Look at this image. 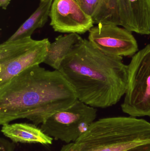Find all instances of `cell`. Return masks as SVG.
Listing matches in <instances>:
<instances>
[{
    "label": "cell",
    "instance_id": "cell-1",
    "mask_svg": "<svg viewBox=\"0 0 150 151\" xmlns=\"http://www.w3.org/2000/svg\"><path fill=\"white\" fill-rule=\"evenodd\" d=\"M77 99L75 89L59 70L35 65L0 86V124L27 119L38 126Z\"/></svg>",
    "mask_w": 150,
    "mask_h": 151
},
{
    "label": "cell",
    "instance_id": "cell-2",
    "mask_svg": "<svg viewBox=\"0 0 150 151\" xmlns=\"http://www.w3.org/2000/svg\"><path fill=\"white\" fill-rule=\"evenodd\" d=\"M59 71L75 89L78 100L94 108L116 104L127 90L128 65L122 58L104 54L86 39L73 48Z\"/></svg>",
    "mask_w": 150,
    "mask_h": 151
},
{
    "label": "cell",
    "instance_id": "cell-3",
    "mask_svg": "<svg viewBox=\"0 0 150 151\" xmlns=\"http://www.w3.org/2000/svg\"><path fill=\"white\" fill-rule=\"evenodd\" d=\"M150 143V122L136 117H108L94 121L74 142L60 151H124Z\"/></svg>",
    "mask_w": 150,
    "mask_h": 151
},
{
    "label": "cell",
    "instance_id": "cell-4",
    "mask_svg": "<svg viewBox=\"0 0 150 151\" xmlns=\"http://www.w3.org/2000/svg\"><path fill=\"white\" fill-rule=\"evenodd\" d=\"M51 42L31 37L7 41L0 45V86L26 69L44 63Z\"/></svg>",
    "mask_w": 150,
    "mask_h": 151
},
{
    "label": "cell",
    "instance_id": "cell-5",
    "mask_svg": "<svg viewBox=\"0 0 150 151\" xmlns=\"http://www.w3.org/2000/svg\"><path fill=\"white\" fill-rule=\"evenodd\" d=\"M122 111L130 116L150 117V43L132 57Z\"/></svg>",
    "mask_w": 150,
    "mask_h": 151
},
{
    "label": "cell",
    "instance_id": "cell-6",
    "mask_svg": "<svg viewBox=\"0 0 150 151\" xmlns=\"http://www.w3.org/2000/svg\"><path fill=\"white\" fill-rule=\"evenodd\" d=\"M97 108L77 99L74 104L59 111L41 124V128L48 135L67 144L76 141L94 122Z\"/></svg>",
    "mask_w": 150,
    "mask_h": 151
},
{
    "label": "cell",
    "instance_id": "cell-7",
    "mask_svg": "<svg viewBox=\"0 0 150 151\" xmlns=\"http://www.w3.org/2000/svg\"><path fill=\"white\" fill-rule=\"evenodd\" d=\"M119 26L100 24L89 31L88 40L100 52L116 57H133L138 51L132 32Z\"/></svg>",
    "mask_w": 150,
    "mask_h": 151
},
{
    "label": "cell",
    "instance_id": "cell-8",
    "mask_svg": "<svg viewBox=\"0 0 150 151\" xmlns=\"http://www.w3.org/2000/svg\"><path fill=\"white\" fill-rule=\"evenodd\" d=\"M49 17L50 25L58 32L83 34L94 27L92 18L76 0H54Z\"/></svg>",
    "mask_w": 150,
    "mask_h": 151
},
{
    "label": "cell",
    "instance_id": "cell-9",
    "mask_svg": "<svg viewBox=\"0 0 150 151\" xmlns=\"http://www.w3.org/2000/svg\"><path fill=\"white\" fill-rule=\"evenodd\" d=\"M119 26L141 35L150 34V0H117Z\"/></svg>",
    "mask_w": 150,
    "mask_h": 151
},
{
    "label": "cell",
    "instance_id": "cell-10",
    "mask_svg": "<svg viewBox=\"0 0 150 151\" xmlns=\"http://www.w3.org/2000/svg\"><path fill=\"white\" fill-rule=\"evenodd\" d=\"M1 132L14 143L39 144L48 145L53 143L52 137L33 124L8 123L2 126Z\"/></svg>",
    "mask_w": 150,
    "mask_h": 151
},
{
    "label": "cell",
    "instance_id": "cell-11",
    "mask_svg": "<svg viewBox=\"0 0 150 151\" xmlns=\"http://www.w3.org/2000/svg\"><path fill=\"white\" fill-rule=\"evenodd\" d=\"M94 24L119 26L117 0H76Z\"/></svg>",
    "mask_w": 150,
    "mask_h": 151
},
{
    "label": "cell",
    "instance_id": "cell-12",
    "mask_svg": "<svg viewBox=\"0 0 150 151\" xmlns=\"http://www.w3.org/2000/svg\"><path fill=\"white\" fill-rule=\"evenodd\" d=\"M82 40V38L77 33L58 36L53 42L50 43L44 63L54 70H59L65 58L73 48Z\"/></svg>",
    "mask_w": 150,
    "mask_h": 151
},
{
    "label": "cell",
    "instance_id": "cell-13",
    "mask_svg": "<svg viewBox=\"0 0 150 151\" xmlns=\"http://www.w3.org/2000/svg\"><path fill=\"white\" fill-rule=\"evenodd\" d=\"M53 1V0L41 1L37 9L7 41L31 37L36 29L43 27L48 20Z\"/></svg>",
    "mask_w": 150,
    "mask_h": 151
},
{
    "label": "cell",
    "instance_id": "cell-14",
    "mask_svg": "<svg viewBox=\"0 0 150 151\" xmlns=\"http://www.w3.org/2000/svg\"><path fill=\"white\" fill-rule=\"evenodd\" d=\"M15 143L10 142L5 138H0V151H14Z\"/></svg>",
    "mask_w": 150,
    "mask_h": 151
},
{
    "label": "cell",
    "instance_id": "cell-15",
    "mask_svg": "<svg viewBox=\"0 0 150 151\" xmlns=\"http://www.w3.org/2000/svg\"><path fill=\"white\" fill-rule=\"evenodd\" d=\"M124 151H150V143L142 145Z\"/></svg>",
    "mask_w": 150,
    "mask_h": 151
},
{
    "label": "cell",
    "instance_id": "cell-16",
    "mask_svg": "<svg viewBox=\"0 0 150 151\" xmlns=\"http://www.w3.org/2000/svg\"><path fill=\"white\" fill-rule=\"evenodd\" d=\"M11 0H0V6L3 9L6 10Z\"/></svg>",
    "mask_w": 150,
    "mask_h": 151
},
{
    "label": "cell",
    "instance_id": "cell-17",
    "mask_svg": "<svg viewBox=\"0 0 150 151\" xmlns=\"http://www.w3.org/2000/svg\"><path fill=\"white\" fill-rule=\"evenodd\" d=\"M41 1H45V0H40Z\"/></svg>",
    "mask_w": 150,
    "mask_h": 151
}]
</instances>
